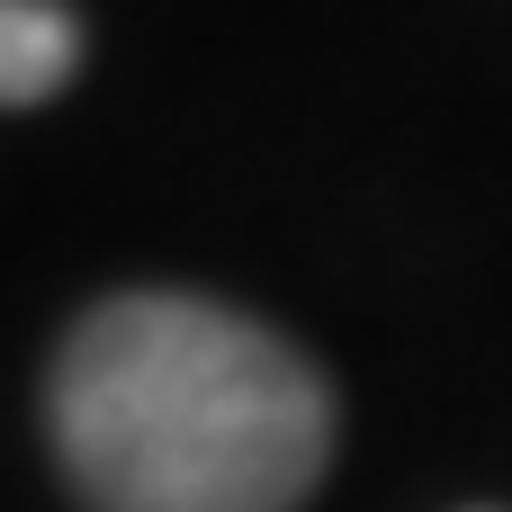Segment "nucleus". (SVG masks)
Listing matches in <instances>:
<instances>
[{
	"instance_id": "f257e3e1",
	"label": "nucleus",
	"mask_w": 512,
	"mask_h": 512,
	"mask_svg": "<svg viewBox=\"0 0 512 512\" xmlns=\"http://www.w3.org/2000/svg\"><path fill=\"white\" fill-rule=\"evenodd\" d=\"M54 459L90 512H297L333 459V405L270 324L117 297L63 342Z\"/></svg>"
},
{
	"instance_id": "f03ea898",
	"label": "nucleus",
	"mask_w": 512,
	"mask_h": 512,
	"mask_svg": "<svg viewBox=\"0 0 512 512\" xmlns=\"http://www.w3.org/2000/svg\"><path fill=\"white\" fill-rule=\"evenodd\" d=\"M81 27L54 0H0V108H36L72 81Z\"/></svg>"
}]
</instances>
